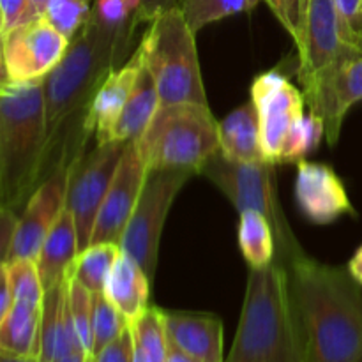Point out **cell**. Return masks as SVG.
<instances>
[{
    "label": "cell",
    "instance_id": "ee69618b",
    "mask_svg": "<svg viewBox=\"0 0 362 362\" xmlns=\"http://www.w3.org/2000/svg\"><path fill=\"white\" fill-rule=\"evenodd\" d=\"M198 362H200V361H198Z\"/></svg>",
    "mask_w": 362,
    "mask_h": 362
},
{
    "label": "cell",
    "instance_id": "e0dca14e",
    "mask_svg": "<svg viewBox=\"0 0 362 362\" xmlns=\"http://www.w3.org/2000/svg\"><path fill=\"white\" fill-rule=\"evenodd\" d=\"M141 66H144V57L141 49L138 48L127 64L113 69L105 78L92 101L88 103L81 122V131L87 134H95L98 144L113 141V131L122 115V110L129 99Z\"/></svg>",
    "mask_w": 362,
    "mask_h": 362
},
{
    "label": "cell",
    "instance_id": "52a82bcc",
    "mask_svg": "<svg viewBox=\"0 0 362 362\" xmlns=\"http://www.w3.org/2000/svg\"><path fill=\"white\" fill-rule=\"evenodd\" d=\"M274 166L271 161L237 163L218 151L202 165L198 173L207 177L239 212L251 209L271 221L276 233V260L286 265L304 251L279 204Z\"/></svg>",
    "mask_w": 362,
    "mask_h": 362
},
{
    "label": "cell",
    "instance_id": "ac0fdd59",
    "mask_svg": "<svg viewBox=\"0 0 362 362\" xmlns=\"http://www.w3.org/2000/svg\"><path fill=\"white\" fill-rule=\"evenodd\" d=\"M168 343L200 362H225L223 324L216 315L163 310Z\"/></svg>",
    "mask_w": 362,
    "mask_h": 362
},
{
    "label": "cell",
    "instance_id": "7402d4cb",
    "mask_svg": "<svg viewBox=\"0 0 362 362\" xmlns=\"http://www.w3.org/2000/svg\"><path fill=\"white\" fill-rule=\"evenodd\" d=\"M148 293L151 278L129 255L120 250L119 258L106 279L105 296L131 324L148 310Z\"/></svg>",
    "mask_w": 362,
    "mask_h": 362
},
{
    "label": "cell",
    "instance_id": "9a60e30c",
    "mask_svg": "<svg viewBox=\"0 0 362 362\" xmlns=\"http://www.w3.org/2000/svg\"><path fill=\"white\" fill-rule=\"evenodd\" d=\"M148 168L141 158L138 141H129L105 202L95 218L90 244H119L138 204Z\"/></svg>",
    "mask_w": 362,
    "mask_h": 362
},
{
    "label": "cell",
    "instance_id": "4316f807",
    "mask_svg": "<svg viewBox=\"0 0 362 362\" xmlns=\"http://www.w3.org/2000/svg\"><path fill=\"white\" fill-rule=\"evenodd\" d=\"M129 327L127 318L101 293H92V356L112 345Z\"/></svg>",
    "mask_w": 362,
    "mask_h": 362
},
{
    "label": "cell",
    "instance_id": "d4e9b609",
    "mask_svg": "<svg viewBox=\"0 0 362 362\" xmlns=\"http://www.w3.org/2000/svg\"><path fill=\"white\" fill-rule=\"evenodd\" d=\"M237 239L250 269L267 267L276 260L274 228L262 212L251 209L239 212Z\"/></svg>",
    "mask_w": 362,
    "mask_h": 362
},
{
    "label": "cell",
    "instance_id": "ab89813d",
    "mask_svg": "<svg viewBox=\"0 0 362 362\" xmlns=\"http://www.w3.org/2000/svg\"><path fill=\"white\" fill-rule=\"evenodd\" d=\"M349 272L352 274V278L362 286V246L354 253V257L349 262Z\"/></svg>",
    "mask_w": 362,
    "mask_h": 362
},
{
    "label": "cell",
    "instance_id": "7a4b0ae2",
    "mask_svg": "<svg viewBox=\"0 0 362 362\" xmlns=\"http://www.w3.org/2000/svg\"><path fill=\"white\" fill-rule=\"evenodd\" d=\"M49 156L45 85L2 81L0 90V200L18 209L39 184Z\"/></svg>",
    "mask_w": 362,
    "mask_h": 362
},
{
    "label": "cell",
    "instance_id": "74e56055",
    "mask_svg": "<svg viewBox=\"0 0 362 362\" xmlns=\"http://www.w3.org/2000/svg\"><path fill=\"white\" fill-rule=\"evenodd\" d=\"M18 225H20V218H18L16 211L2 205L0 209V258L2 262L0 264H6L9 258L14 239H16Z\"/></svg>",
    "mask_w": 362,
    "mask_h": 362
},
{
    "label": "cell",
    "instance_id": "83f0119b",
    "mask_svg": "<svg viewBox=\"0 0 362 362\" xmlns=\"http://www.w3.org/2000/svg\"><path fill=\"white\" fill-rule=\"evenodd\" d=\"M325 138L324 120L317 113H304L296 126L290 129L283 145L279 163H299L304 161L308 156L317 152L320 141Z\"/></svg>",
    "mask_w": 362,
    "mask_h": 362
},
{
    "label": "cell",
    "instance_id": "d6986e66",
    "mask_svg": "<svg viewBox=\"0 0 362 362\" xmlns=\"http://www.w3.org/2000/svg\"><path fill=\"white\" fill-rule=\"evenodd\" d=\"M76 350L83 349H81L73 317H71L66 279L62 285L53 286L45 293L35 357L41 362H53L57 357L76 352Z\"/></svg>",
    "mask_w": 362,
    "mask_h": 362
},
{
    "label": "cell",
    "instance_id": "484cf974",
    "mask_svg": "<svg viewBox=\"0 0 362 362\" xmlns=\"http://www.w3.org/2000/svg\"><path fill=\"white\" fill-rule=\"evenodd\" d=\"M119 255V244H90L87 250L78 253L71 267V276L90 293L105 292L106 279Z\"/></svg>",
    "mask_w": 362,
    "mask_h": 362
},
{
    "label": "cell",
    "instance_id": "1f68e13d",
    "mask_svg": "<svg viewBox=\"0 0 362 362\" xmlns=\"http://www.w3.org/2000/svg\"><path fill=\"white\" fill-rule=\"evenodd\" d=\"M140 13V0H95L90 18L103 27L124 34H133Z\"/></svg>",
    "mask_w": 362,
    "mask_h": 362
},
{
    "label": "cell",
    "instance_id": "2e32d148",
    "mask_svg": "<svg viewBox=\"0 0 362 362\" xmlns=\"http://www.w3.org/2000/svg\"><path fill=\"white\" fill-rule=\"evenodd\" d=\"M296 202L300 212L317 225H329L345 214H356L334 170L306 159L297 163Z\"/></svg>",
    "mask_w": 362,
    "mask_h": 362
},
{
    "label": "cell",
    "instance_id": "cb8c5ba5",
    "mask_svg": "<svg viewBox=\"0 0 362 362\" xmlns=\"http://www.w3.org/2000/svg\"><path fill=\"white\" fill-rule=\"evenodd\" d=\"M42 304L14 300L0 317V352L14 356H37L39 324Z\"/></svg>",
    "mask_w": 362,
    "mask_h": 362
},
{
    "label": "cell",
    "instance_id": "9c48e42d",
    "mask_svg": "<svg viewBox=\"0 0 362 362\" xmlns=\"http://www.w3.org/2000/svg\"><path fill=\"white\" fill-rule=\"evenodd\" d=\"M127 144L129 141L119 140L98 144V147L87 156L81 152L74 159L66 207L69 209L76 223L80 251L90 246L95 218L112 186Z\"/></svg>",
    "mask_w": 362,
    "mask_h": 362
},
{
    "label": "cell",
    "instance_id": "8d00e7d4",
    "mask_svg": "<svg viewBox=\"0 0 362 362\" xmlns=\"http://www.w3.org/2000/svg\"><path fill=\"white\" fill-rule=\"evenodd\" d=\"M134 354V341L131 327L124 331V334L119 339L103 349L99 354L88 357L87 362H133Z\"/></svg>",
    "mask_w": 362,
    "mask_h": 362
},
{
    "label": "cell",
    "instance_id": "d590c367",
    "mask_svg": "<svg viewBox=\"0 0 362 362\" xmlns=\"http://www.w3.org/2000/svg\"><path fill=\"white\" fill-rule=\"evenodd\" d=\"M346 41L362 49V0H334Z\"/></svg>",
    "mask_w": 362,
    "mask_h": 362
},
{
    "label": "cell",
    "instance_id": "6da1fadb",
    "mask_svg": "<svg viewBox=\"0 0 362 362\" xmlns=\"http://www.w3.org/2000/svg\"><path fill=\"white\" fill-rule=\"evenodd\" d=\"M303 362H362V286L303 253L285 265Z\"/></svg>",
    "mask_w": 362,
    "mask_h": 362
},
{
    "label": "cell",
    "instance_id": "f35d334b",
    "mask_svg": "<svg viewBox=\"0 0 362 362\" xmlns=\"http://www.w3.org/2000/svg\"><path fill=\"white\" fill-rule=\"evenodd\" d=\"M179 4L180 0H140L138 20H140V23H151L159 14L179 7Z\"/></svg>",
    "mask_w": 362,
    "mask_h": 362
},
{
    "label": "cell",
    "instance_id": "b9f144b4",
    "mask_svg": "<svg viewBox=\"0 0 362 362\" xmlns=\"http://www.w3.org/2000/svg\"><path fill=\"white\" fill-rule=\"evenodd\" d=\"M0 362H41L34 356H14V354L0 352Z\"/></svg>",
    "mask_w": 362,
    "mask_h": 362
},
{
    "label": "cell",
    "instance_id": "30bf717a",
    "mask_svg": "<svg viewBox=\"0 0 362 362\" xmlns=\"http://www.w3.org/2000/svg\"><path fill=\"white\" fill-rule=\"evenodd\" d=\"M81 148L83 145L76 148H69V145H66L59 165L28 198L23 214L20 216L16 239L6 264L37 258L46 237L66 211L71 172H73L74 159L81 154Z\"/></svg>",
    "mask_w": 362,
    "mask_h": 362
},
{
    "label": "cell",
    "instance_id": "44dd1931",
    "mask_svg": "<svg viewBox=\"0 0 362 362\" xmlns=\"http://www.w3.org/2000/svg\"><path fill=\"white\" fill-rule=\"evenodd\" d=\"M78 253H80V243H78L76 223L69 209L66 207L35 258L45 290L66 281Z\"/></svg>",
    "mask_w": 362,
    "mask_h": 362
},
{
    "label": "cell",
    "instance_id": "f546056e",
    "mask_svg": "<svg viewBox=\"0 0 362 362\" xmlns=\"http://www.w3.org/2000/svg\"><path fill=\"white\" fill-rule=\"evenodd\" d=\"M260 0H180L179 7L194 32L223 18L247 13Z\"/></svg>",
    "mask_w": 362,
    "mask_h": 362
},
{
    "label": "cell",
    "instance_id": "8992f818",
    "mask_svg": "<svg viewBox=\"0 0 362 362\" xmlns=\"http://www.w3.org/2000/svg\"><path fill=\"white\" fill-rule=\"evenodd\" d=\"M141 158L148 170H193L219 151V122L209 105L161 106L141 138Z\"/></svg>",
    "mask_w": 362,
    "mask_h": 362
},
{
    "label": "cell",
    "instance_id": "3957f363",
    "mask_svg": "<svg viewBox=\"0 0 362 362\" xmlns=\"http://www.w3.org/2000/svg\"><path fill=\"white\" fill-rule=\"evenodd\" d=\"M131 37L133 34L110 30L88 18L80 34L69 42L62 60L42 80L49 152L55 148L67 120L87 110L105 78L122 62Z\"/></svg>",
    "mask_w": 362,
    "mask_h": 362
},
{
    "label": "cell",
    "instance_id": "ba28073f",
    "mask_svg": "<svg viewBox=\"0 0 362 362\" xmlns=\"http://www.w3.org/2000/svg\"><path fill=\"white\" fill-rule=\"evenodd\" d=\"M194 173L193 170H148L144 189L120 240V250L144 269L151 281L158 269L166 216L179 191Z\"/></svg>",
    "mask_w": 362,
    "mask_h": 362
},
{
    "label": "cell",
    "instance_id": "277c9868",
    "mask_svg": "<svg viewBox=\"0 0 362 362\" xmlns=\"http://www.w3.org/2000/svg\"><path fill=\"white\" fill-rule=\"evenodd\" d=\"M225 362H303L288 293L278 260L250 269L240 320Z\"/></svg>",
    "mask_w": 362,
    "mask_h": 362
},
{
    "label": "cell",
    "instance_id": "d6a6232c",
    "mask_svg": "<svg viewBox=\"0 0 362 362\" xmlns=\"http://www.w3.org/2000/svg\"><path fill=\"white\" fill-rule=\"evenodd\" d=\"M67 297H69L71 317H73L74 329L78 339L88 357L92 356V293L85 286H81L76 279L67 276Z\"/></svg>",
    "mask_w": 362,
    "mask_h": 362
},
{
    "label": "cell",
    "instance_id": "7c38bea8",
    "mask_svg": "<svg viewBox=\"0 0 362 362\" xmlns=\"http://www.w3.org/2000/svg\"><path fill=\"white\" fill-rule=\"evenodd\" d=\"M251 101L257 106L262 141L267 161L278 165L290 129L304 115L303 90L279 69L260 74L251 83Z\"/></svg>",
    "mask_w": 362,
    "mask_h": 362
},
{
    "label": "cell",
    "instance_id": "e575fe53",
    "mask_svg": "<svg viewBox=\"0 0 362 362\" xmlns=\"http://www.w3.org/2000/svg\"><path fill=\"white\" fill-rule=\"evenodd\" d=\"M32 0H0V34L6 35L20 25L39 20Z\"/></svg>",
    "mask_w": 362,
    "mask_h": 362
},
{
    "label": "cell",
    "instance_id": "60d3db41",
    "mask_svg": "<svg viewBox=\"0 0 362 362\" xmlns=\"http://www.w3.org/2000/svg\"><path fill=\"white\" fill-rule=\"evenodd\" d=\"M88 356L83 352V350H76V352H69L66 356L57 357L53 362H87Z\"/></svg>",
    "mask_w": 362,
    "mask_h": 362
},
{
    "label": "cell",
    "instance_id": "ffe728a7",
    "mask_svg": "<svg viewBox=\"0 0 362 362\" xmlns=\"http://www.w3.org/2000/svg\"><path fill=\"white\" fill-rule=\"evenodd\" d=\"M219 151L225 158L237 163L267 161L260 119L251 99L219 122Z\"/></svg>",
    "mask_w": 362,
    "mask_h": 362
},
{
    "label": "cell",
    "instance_id": "8fae6325",
    "mask_svg": "<svg viewBox=\"0 0 362 362\" xmlns=\"http://www.w3.org/2000/svg\"><path fill=\"white\" fill-rule=\"evenodd\" d=\"M69 42L45 18L13 28L2 35V81L45 80L66 55Z\"/></svg>",
    "mask_w": 362,
    "mask_h": 362
},
{
    "label": "cell",
    "instance_id": "603a6c76",
    "mask_svg": "<svg viewBox=\"0 0 362 362\" xmlns=\"http://www.w3.org/2000/svg\"><path fill=\"white\" fill-rule=\"evenodd\" d=\"M159 108H161V99H159L158 87H156L154 78L144 64L136 81H134L129 99L124 106L122 115H120L115 131H113V140L134 141L141 138V134L151 126L152 119Z\"/></svg>",
    "mask_w": 362,
    "mask_h": 362
},
{
    "label": "cell",
    "instance_id": "5b68a950",
    "mask_svg": "<svg viewBox=\"0 0 362 362\" xmlns=\"http://www.w3.org/2000/svg\"><path fill=\"white\" fill-rule=\"evenodd\" d=\"M148 25L138 48L145 67L154 78L161 106L207 105L194 41L197 32L189 27L180 7L159 14Z\"/></svg>",
    "mask_w": 362,
    "mask_h": 362
},
{
    "label": "cell",
    "instance_id": "7bdbcfd3",
    "mask_svg": "<svg viewBox=\"0 0 362 362\" xmlns=\"http://www.w3.org/2000/svg\"><path fill=\"white\" fill-rule=\"evenodd\" d=\"M49 0H32V6H34L35 13H37V16L42 18V13H45L46 9V4H48Z\"/></svg>",
    "mask_w": 362,
    "mask_h": 362
},
{
    "label": "cell",
    "instance_id": "4fadbf2b",
    "mask_svg": "<svg viewBox=\"0 0 362 362\" xmlns=\"http://www.w3.org/2000/svg\"><path fill=\"white\" fill-rule=\"evenodd\" d=\"M359 53L362 49L346 41L334 0H308L303 41L297 46L300 87L332 64Z\"/></svg>",
    "mask_w": 362,
    "mask_h": 362
},
{
    "label": "cell",
    "instance_id": "f1b7e54d",
    "mask_svg": "<svg viewBox=\"0 0 362 362\" xmlns=\"http://www.w3.org/2000/svg\"><path fill=\"white\" fill-rule=\"evenodd\" d=\"M133 339L151 362H166L168 359V336H166L165 320L161 308L148 306L141 317L129 324Z\"/></svg>",
    "mask_w": 362,
    "mask_h": 362
},
{
    "label": "cell",
    "instance_id": "836d02e7",
    "mask_svg": "<svg viewBox=\"0 0 362 362\" xmlns=\"http://www.w3.org/2000/svg\"><path fill=\"white\" fill-rule=\"evenodd\" d=\"M279 23L292 35L296 46L300 45L304 34V20H306L308 0H264Z\"/></svg>",
    "mask_w": 362,
    "mask_h": 362
},
{
    "label": "cell",
    "instance_id": "5bb4252c",
    "mask_svg": "<svg viewBox=\"0 0 362 362\" xmlns=\"http://www.w3.org/2000/svg\"><path fill=\"white\" fill-rule=\"evenodd\" d=\"M306 105L325 126V140L336 145L343 120L362 101V53L332 64L303 85Z\"/></svg>",
    "mask_w": 362,
    "mask_h": 362
},
{
    "label": "cell",
    "instance_id": "4dcf8cb0",
    "mask_svg": "<svg viewBox=\"0 0 362 362\" xmlns=\"http://www.w3.org/2000/svg\"><path fill=\"white\" fill-rule=\"evenodd\" d=\"M92 13V6L88 0H49L42 18L60 32L64 37L73 41Z\"/></svg>",
    "mask_w": 362,
    "mask_h": 362
}]
</instances>
